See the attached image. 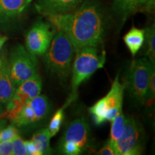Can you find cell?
Instances as JSON below:
<instances>
[{
  "label": "cell",
  "mask_w": 155,
  "mask_h": 155,
  "mask_svg": "<svg viewBox=\"0 0 155 155\" xmlns=\"http://www.w3.org/2000/svg\"><path fill=\"white\" fill-rule=\"evenodd\" d=\"M47 17L56 30L67 35L77 50L97 48L102 43L106 18L101 6L95 0H86L71 12Z\"/></svg>",
  "instance_id": "obj_1"
},
{
  "label": "cell",
  "mask_w": 155,
  "mask_h": 155,
  "mask_svg": "<svg viewBox=\"0 0 155 155\" xmlns=\"http://www.w3.org/2000/svg\"><path fill=\"white\" fill-rule=\"evenodd\" d=\"M72 66L71 92L63 107L65 108L78 98V88L83 82L88 80L98 69L104 67L106 53L95 47H83L76 50Z\"/></svg>",
  "instance_id": "obj_2"
},
{
  "label": "cell",
  "mask_w": 155,
  "mask_h": 155,
  "mask_svg": "<svg viewBox=\"0 0 155 155\" xmlns=\"http://www.w3.org/2000/svg\"><path fill=\"white\" fill-rule=\"evenodd\" d=\"M77 49L66 34L58 30L49 48L44 54L43 62L53 74L66 80L72 69V63Z\"/></svg>",
  "instance_id": "obj_3"
},
{
  "label": "cell",
  "mask_w": 155,
  "mask_h": 155,
  "mask_svg": "<svg viewBox=\"0 0 155 155\" xmlns=\"http://www.w3.org/2000/svg\"><path fill=\"white\" fill-rule=\"evenodd\" d=\"M124 89V84L120 83L118 74L113 81L109 92L89 108L95 124L100 126L106 121H113L122 109Z\"/></svg>",
  "instance_id": "obj_4"
},
{
  "label": "cell",
  "mask_w": 155,
  "mask_h": 155,
  "mask_svg": "<svg viewBox=\"0 0 155 155\" xmlns=\"http://www.w3.org/2000/svg\"><path fill=\"white\" fill-rule=\"evenodd\" d=\"M50 111V104L48 97L40 94L18 109L8 113L4 111L2 114L15 127H25L43 121L47 119Z\"/></svg>",
  "instance_id": "obj_5"
},
{
  "label": "cell",
  "mask_w": 155,
  "mask_h": 155,
  "mask_svg": "<svg viewBox=\"0 0 155 155\" xmlns=\"http://www.w3.org/2000/svg\"><path fill=\"white\" fill-rule=\"evenodd\" d=\"M152 64L148 58L134 60L129 67L127 81L124 83L131 96L136 102L144 104L148 87Z\"/></svg>",
  "instance_id": "obj_6"
},
{
  "label": "cell",
  "mask_w": 155,
  "mask_h": 155,
  "mask_svg": "<svg viewBox=\"0 0 155 155\" xmlns=\"http://www.w3.org/2000/svg\"><path fill=\"white\" fill-rule=\"evenodd\" d=\"M8 58L10 75L16 88L38 73V61L36 55L28 52L22 45L18 44L12 48Z\"/></svg>",
  "instance_id": "obj_7"
},
{
  "label": "cell",
  "mask_w": 155,
  "mask_h": 155,
  "mask_svg": "<svg viewBox=\"0 0 155 155\" xmlns=\"http://www.w3.org/2000/svg\"><path fill=\"white\" fill-rule=\"evenodd\" d=\"M144 140L145 134L141 124L132 116H127L123 133L116 144V155L141 154Z\"/></svg>",
  "instance_id": "obj_8"
},
{
  "label": "cell",
  "mask_w": 155,
  "mask_h": 155,
  "mask_svg": "<svg viewBox=\"0 0 155 155\" xmlns=\"http://www.w3.org/2000/svg\"><path fill=\"white\" fill-rule=\"evenodd\" d=\"M55 34V29L51 23L39 19L27 32L26 50L36 56L43 55L49 48Z\"/></svg>",
  "instance_id": "obj_9"
},
{
  "label": "cell",
  "mask_w": 155,
  "mask_h": 155,
  "mask_svg": "<svg viewBox=\"0 0 155 155\" xmlns=\"http://www.w3.org/2000/svg\"><path fill=\"white\" fill-rule=\"evenodd\" d=\"M42 90V79L38 73L19 84L8 104L5 113L18 109L29 101L40 94Z\"/></svg>",
  "instance_id": "obj_10"
},
{
  "label": "cell",
  "mask_w": 155,
  "mask_h": 155,
  "mask_svg": "<svg viewBox=\"0 0 155 155\" xmlns=\"http://www.w3.org/2000/svg\"><path fill=\"white\" fill-rule=\"evenodd\" d=\"M72 141L79 147L82 152L91 147V134L90 126L84 117L73 120L65 129L60 142Z\"/></svg>",
  "instance_id": "obj_11"
},
{
  "label": "cell",
  "mask_w": 155,
  "mask_h": 155,
  "mask_svg": "<svg viewBox=\"0 0 155 155\" xmlns=\"http://www.w3.org/2000/svg\"><path fill=\"white\" fill-rule=\"evenodd\" d=\"M83 2V0H38L35 7L40 14L48 17L71 12Z\"/></svg>",
  "instance_id": "obj_12"
},
{
  "label": "cell",
  "mask_w": 155,
  "mask_h": 155,
  "mask_svg": "<svg viewBox=\"0 0 155 155\" xmlns=\"http://www.w3.org/2000/svg\"><path fill=\"white\" fill-rule=\"evenodd\" d=\"M15 86L10 75L9 58L7 50H4L0 55V104L7 105L15 94Z\"/></svg>",
  "instance_id": "obj_13"
},
{
  "label": "cell",
  "mask_w": 155,
  "mask_h": 155,
  "mask_svg": "<svg viewBox=\"0 0 155 155\" xmlns=\"http://www.w3.org/2000/svg\"><path fill=\"white\" fill-rule=\"evenodd\" d=\"M32 0H0V24L17 19Z\"/></svg>",
  "instance_id": "obj_14"
},
{
  "label": "cell",
  "mask_w": 155,
  "mask_h": 155,
  "mask_svg": "<svg viewBox=\"0 0 155 155\" xmlns=\"http://www.w3.org/2000/svg\"><path fill=\"white\" fill-rule=\"evenodd\" d=\"M147 0H113L112 9L124 23L127 19L135 13L142 12Z\"/></svg>",
  "instance_id": "obj_15"
},
{
  "label": "cell",
  "mask_w": 155,
  "mask_h": 155,
  "mask_svg": "<svg viewBox=\"0 0 155 155\" xmlns=\"http://www.w3.org/2000/svg\"><path fill=\"white\" fill-rule=\"evenodd\" d=\"M145 30L133 27L124 37V41L132 56H135L143 46Z\"/></svg>",
  "instance_id": "obj_16"
},
{
  "label": "cell",
  "mask_w": 155,
  "mask_h": 155,
  "mask_svg": "<svg viewBox=\"0 0 155 155\" xmlns=\"http://www.w3.org/2000/svg\"><path fill=\"white\" fill-rule=\"evenodd\" d=\"M111 122V131H110V138L108 139V141L113 145L116 150V144L123 133L125 125V116L122 109L120 110L113 121Z\"/></svg>",
  "instance_id": "obj_17"
},
{
  "label": "cell",
  "mask_w": 155,
  "mask_h": 155,
  "mask_svg": "<svg viewBox=\"0 0 155 155\" xmlns=\"http://www.w3.org/2000/svg\"><path fill=\"white\" fill-rule=\"evenodd\" d=\"M144 55L152 64L155 63V26L153 24L152 26L145 30L144 41Z\"/></svg>",
  "instance_id": "obj_18"
},
{
  "label": "cell",
  "mask_w": 155,
  "mask_h": 155,
  "mask_svg": "<svg viewBox=\"0 0 155 155\" xmlns=\"http://www.w3.org/2000/svg\"><path fill=\"white\" fill-rule=\"evenodd\" d=\"M52 138L48 129H42L34 134L31 140L33 141L39 147L42 154H52V149L50 147V140Z\"/></svg>",
  "instance_id": "obj_19"
},
{
  "label": "cell",
  "mask_w": 155,
  "mask_h": 155,
  "mask_svg": "<svg viewBox=\"0 0 155 155\" xmlns=\"http://www.w3.org/2000/svg\"><path fill=\"white\" fill-rule=\"evenodd\" d=\"M64 109L65 108L63 107L58 109L50 121L48 130H49L51 137H53L54 136H55L58 133V131H60L62 124L63 122L64 117H65Z\"/></svg>",
  "instance_id": "obj_20"
},
{
  "label": "cell",
  "mask_w": 155,
  "mask_h": 155,
  "mask_svg": "<svg viewBox=\"0 0 155 155\" xmlns=\"http://www.w3.org/2000/svg\"><path fill=\"white\" fill-rule=\"evenodd\" d=\"M155 96V70L154 65H152V69L150 75V79H149L148 87H147V91L146 94V98H145L144 104H148L151 106L152 102L154 101Z\"/></svg>",
  "instance_id": "obj_21"
},
{
  "label": "cell",
  "mask_w": 155,
  "mask_h": 155,
  "mask_svg": "<svg viewBox=\"0 0 155 155\" xmlns=\"http://www.w3.org/2000/svg\"><path fill=\"white\" fill-rule=\"evenodd\" d=\"M59 150L63 154L67 155H78L83 153L79 147L72 141L60 142Z\"/></svg>",
  "instance_id": "obj_22"
},
{
  "label": "cell",
  "mask_w": 155,
  "mask_h": 155,
  "mask_svg": "<svg viewBox=\"0 0 155 155\" xmlns=\"http://www.w3.org/2000/svg\"><path fill=\"white\" fill-rule=\"evenodd\" d=\"M15 155H26L27 150L25 141L17 135L12 139V154Z\"/></svg>",
  "instance_id": "obj_23"
},
{
  "label": "cell",
  "mask_w": 155,
  "mask_h": 155,
  "mask_svg": "<svg viewBox=\"0 0 155 155\" xmlns=\"http://www.w3.org/2000/svg\"><path fill=\"white\" fill-rule=\"evenodd\" d=\"M17 135H19V132L15 126L13 124L8 126L5 129H2L0 132V142L4 141L12 140Z\"/></svg>",
  "instance_id": "obj_24"
},
{
  "label": "cell",
  "mask_w": 155,
  "mask_h": 155,
  "mask_svg": "<svg viewBox=\"0 0 155 155\" xmlns=\"http://www.w3.org/2000/svg\"><path fill=\"white\" fill-rule=\"evenodd\" d=\"M25 147H26L27 154L30 155H42L39 147L33 141H25Z\"/></svg>",
  "instance_id": "obj_25"
},
{
  "label": "cell",
  "mask_w": 155,
  "mask_h": 155,
  "mask_svg": "<svg viewBox=\"0 0 155 155\" xmlns=\"http://www.w3.org/2000/svg\"><path fill=\"white\" fill-rule=\"evenodd\" d=\"M12 154V140L0 142V154L7 155Z\"/></svg>",
  "instance_id": "obj_26"
},
{
  "label": "cell",
  "mask_w": 155,
  "mask_h": 155,
  "mask_svg": "<svg viewBox=\"0 0 155 155\" xmlns=\"http://www.w3.org/2000/svg\"><path fill=\"white\" fill-rule=\"evenodd\" d=\"M97 154L101 155H116V152L113 145L109 141H107L101 150L97 152Z\"/></svg>",
  "instance_id": "obj_27"
},
{
  "label": "cell",
  "mask_w": 155,
  "mask_h": 155,
  "mask_svg": "<svg viewBox=\"0 0 155 155\" xmlns=\"http://www.w3.org/2000/svg\"><path fill=\"white\" fill-rule=\"evenodd\" d=\"M155 6V0H147V2L145 4L142 12L150 13L154 10Z\"/></svg>",
  "instance_id": "obj_28"
},
{
  "label": "cell",
  "mask_w": 155,
  "mask_h": 155,
  "mask_svg": "<svg viewBox=\"0 0 155 155\" xmlns=\"http://www.w3.org/2000/svg\"><path fill=\"white\" fill-rule=\"evenodd\" d=\"M7 38L6 36H3V35H0V50H2V48L4 44L5 43V42L7 40Z\"/></svg>",
  "instance_id": "obj_29"
},
{
  "label": "cell",
  "mask_w": 155,
  "mask_h": 155,
  "mask_svg": "<svg viewBox=\"0 0 155 155\" xmlns=\"http://www.w3.org/2000/svg\"><path fill=\"white\" fill-rule=\"evenodd\" d=\"M2 128H1V127H0V132H1V131H2Z\"/></svg>",
  "instance_id": "obj_30"
}]
</instances>
